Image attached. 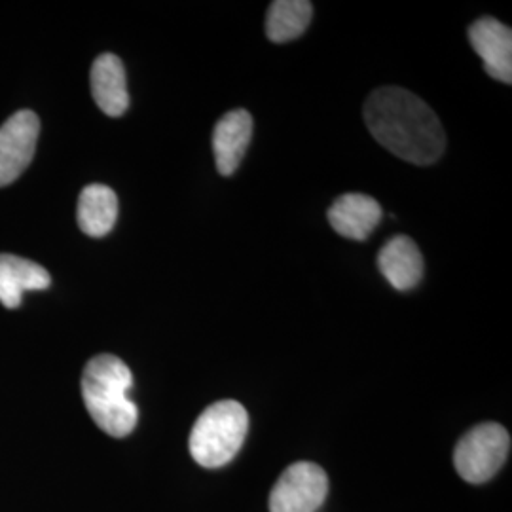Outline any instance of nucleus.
<instances>
[{"label":"nucleus","instance_id":"1","mask_svg":"<svg viewBox=\"0 0 512 512\" xmlns=\"http://www.w3.org/2000/svg\"><path fill=\"white\" fill-rule=\"evenodd\" d=\"M365 122L382 147L408 164H435L446 150L439 116L418 95L404 88L385 86L370 93Z\"/></svg>","mask_w":512,"mask_h":512},{"label":"nucleus","instance_id":"2","mask_svg":"<svg viewBox=\"0 0 512 512\" xmlns=\"http://www.w3.org/2000/svg\"><path fill=\"white\" fill-rule=\"evenodd\" d=\"M133 374L116 355H97L84 368L82 397L92 420L110 437H128L139 420L137 404L129 399Z\"/></svg>","mask_w":512,"mask_h":512},{"label":"nucleus","instance_id":"3","mask_svg":"<svg viewBox=\"0 0 512 512\" xmlns=\"http://www.w3.org/2000/svg\"><path fill=\"white\" fill-rule=\"evenodd\" d=\"M249 431V414L238 401L207 406L190 433V454L196 463L217 469L238 456Z\"/></svg>","mask_w":512,"mask_h":512},{"label":"nucleus","instance_id":"4","mask_svg":"<svg viewBox=\"0 0 512 512\" xmlns=\"http://www.w3.org/2000/svg\"><path fill=\"white\" fill-rule=\"evenodd\" d=\"M511 452V435L499 423H480L459 440L454 452L458 475L469 484L488 482Z\"/></svg>","mask_w":512,"mask_h":512},{"label":"nucleus","instance_id":"5","mask_svg":"<svg viewBox=\"0 0 512 512\" xmlns=\"http://www.w3.org/2000/svg\"><path fill=\"white\" fill-rule=\"evenodd\" d=\"M329 494V476L311 461L285 469L270 494V512H317Z\"/></svg>","mask_w":512,"mask_h":512},{"label":"nucleus","instance_id":"6","mask_svg":"<svg viewBox=\"0 0 512 512\" xmlns=\"http://www.w3.org/2000/svg\"><path fill=\"white\" fill-rule=\"evenodd\" d=\"M40 122L31 110H19L0 128V188L14 183L29 167L37 148Z\"/></svg>","mask_w":512,"mask_h":512},{"label":"nucleus","instance_id":"7","mask_svg":"<svg viewBox=\"0 0 512 512\" xmlns=\"http://www.w3.org/2000/svg\"><path fill=\"white\" fill-rule=\"evenodd\" d=\"M469 42L484 63V71L503 84L512 82V31L495 18H482L469 27Z\"/></svg>","mask_w":512,"mask_h":512},{"label":"nucleus","instance_id":"8","mask_svg":"<svg viewBox=\"0 0 512 512\" xmlns=\"http://www.w3.org/2000/svg\"><path fill=\"white\" fill-rule=\"evenodd\" d=\"M253 137V118L247 110L226 112L213 131V152L220 175L230 177L238 171Z\"/></svg>","mask_w":512,"mask_h":512},{"label":"nucleus","instance_id":"9","mask_svg":"<svg viewBox=\"0 0 512 512\" xmlns=\"http://www.w3.org/2000/svg\"><path fill=\"white\" fill-rule=\"evenodd\" d=\"M382 207L372 196L366 194H344L330 205V226L342 238L365 241L376 226L382 222Z\"/></svg>","mask_w":512,"mask_h":512},{"label":"nucleus","instance_id":"10","mask_svg":"<svg viewBox=\"0 0 512 512\" xmlns=\"http://www.w3.org/2000/svg\"><path fill=\"white\" fill-rule=\"evenodd\" d=\"M90 82L93 99L99 109L112 118L126 114L129 107L128 80L120 57L114 54L99 55L93 61Z\"/></svg>","mask_w":512,"mask_h":512},{"label":"nucleus","instance_id":"11","mask_svg":"<svg viewBox=\"0 0 512 512\" xmlns=\"http://www.w3.org/2000/svg\"><path fill=\"white\" fill-rule=\"evenodd\" d=\"M378 268L397 291L418 287L423 277V256L414 239L395 236L389 239L378 255Z\"/></svg>","mask_w":512,"mask_h":512},{"label":"nucleus","instance_id":"12","mask_svg":"<svg viewBox=\"0 0 512 512\" xmlns=\"http://www.w3.org/2000/svg\"><path fill=\"white\" fill-rule=\"evenodd\" d=\"M52 283L50 274L33 260L14 255H0V302L8 310L21 306L23 293L44 291Z\"/></svg>","mask_w":512,"mask_h":512},{"label":"nucleus","instance_id":"13","mask_svg":"<svg viewBox=\"0 0 512 512\" xmlns=\"http://www.w3.org/2000/svg\"><path fill=\"white\" fill-rule=\"evenodd\" d=\"M78 226L86 236L103 238L118 219V198L105 184H90L78 198Z\"/></svg>","mask_w":512,"mask_h":512},{"label":"nucleus","instance_id":"14","mask_svg":"<svg viewBox=\"0 0 512 512\" xmlns=\"http://www.w3.org/2000/svg\"><path fill=\"white\" fill-rule=\"evenodd\" d=\"M313 6L308 0H275L266 16V35L275 44H285L304 35Z\"/></svg>","mask_w":512,"mask_h":512}]
</instances>
